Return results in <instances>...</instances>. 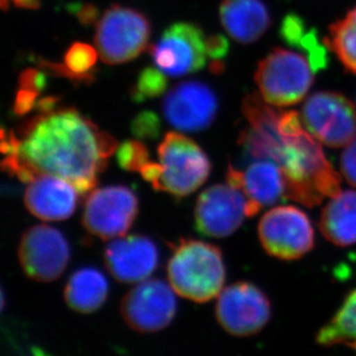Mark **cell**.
Segmentation results:
<instances>
[{
    "label": "cell",
    "mask_w": 356,
    "mask_h": 356,
    "mask_svg": "<svg viewBox=\"0 0 356 356\" xmlns=\"http://www.w3.org/2000/svg\"><path fill=\"white\" fill-rule=\"evenodd\" d=\"M1 148L3 170L21 181L56 175L86 195L97 185L117 142L78 110L54 108L26 121L17 133L3 131Z\"/></svg>",
    "instance_id": "obj_1"
},
{
    "label": "cell",
    "mask_w": 356,
    "mask_h": 356,
    "mask_svg": "<svg viewBox=\"0 0 356 356\" xmlns=\"http://www.w3.org/2000/svg\"><path fill=\"white\" fill-rule=\"evenodd\" d=\"M273 106V105H271ZM261 95H249L242 112L249 127L241 145L252 157L276 163L286 179V197L315 207L339 195L340 177L323 152L321 142L298 112L271 108Z\"/></svg>",
    "instance_id": "obj_2"
},
{
    "label": "cell",
    "mask_w": 356,
    "mask_h": 356,
    "mask_svg": "<svg viewBox=\"0 0 356 356\" xmlns=\"http://www.w3.org/2000/svg\"><path fill=\"white\" fill-rule=\"evenodd\" d=\"M159 163L149 161L140 173L154 188L184 197L200 188L210 175V161L192 138L175 131L159 147Z\"/></svg>",
    "instance_id": "obj_3"
},
{
    "label": "cell",
    "mask_w": 356,
    "mask_h": 356,
    "mask_svg": "<svg viewBox=\"0 0 356 356\" xmlns=\"http://www.w3.org/2000/svg\"><path fill=\"white\" fill-rule=\"evenodd\" d=\"M225 264L215 245L198 240H181L168 261L170 285L178 296L205 303L219 296L225 282Z\"/></svg>",
    "instance_id": "obj_4"
},
{
    "label": "cell",
    "mask_w": 356,
    "mask_h": 356,
    "mask_svg": "<svg viewBox=\"0 0 356 356\" xmlns=\"http://www.w3.org/2000/svg\"><path fill=\"white\" fill-rule=\"evenodd\" d=\"M309 58L286 49H276L259 61L255 82L268 104L286 108L306 97L314 83Z\"/></svg>",
    "instance_id": "obj_5"
},
{
    "label": "cell",
    "mask_w": 356,
    "mask_h": 356,
    "mask_svg": "<svg viewBox=\"0 0 356 356\" xmlns=\"http://www.w3.org/2000/svg\"><path fill=\"white\" fill-rule=\"evenodd\" d=\"M152 24L145 14L131 7L113 5L96 26L95 44L105 64L134 60L148 47Z\"/></svg>",
    "instance_id": "obj_6"
},
{
    "label": "cell",
    "mask_w": 356,
    "mask_h": 356,
    "mask_svg": "<svg viewBox=\"0 0 356 356\" xmlns=\"http://www.w3.org/2000/svg\"><path fill=\"white\" fill-rule=\"evenodd\" d=\"M303 124L314 138L330 148H341L356 138V108L346 96L318 91L307 98Z\"/></svg>",
    "instance_id": "obj_7"
},
{
    "label": "cell",
    "mask_w": 356,
    "mask_h": 356,
    "mask_svg": "<svg viewBox=\"0 0 356 356\" xmlns=\"http://www.w3.org/2000/svg\"><path fill=\"white\" fill-rule=\"evenodd\" d=\"M259 238L269 255L285 261L301 259L315 243V232L308 216L292 205L266 212L259 224Z\"/></svg>",
    "instance_id": "obj_8"
},
{
    "label": "cell",
    "mask_w": 356,
    "mask_h": 356,
    "mask_svg": "<svg viewBox=\"0 0 356 356\" xmlns=\"http://www.w3.org/2000/svg\"><path fill=\"white\" fill-rule=\"evenodd\" d=\"M138 211V197L124 186L91 191L84 203L82 224L92 236L103 240L126 236Z\"/></svg>",
    "instance_id": "obj_9"
},
{
    "label": "cell",
    "mask_w": 356,
    "mask_h": 356,
    "mask_svg": "<svg viewBox=\"0 0 356 356\" xmlns=\"http://www.w3.org/2000/svg\"><path fill=\"white\" fill-rule=\"evenodd\" d=\"M205 42L203 31L196 24L175 22L165 29L152 47V60L168 76L193 74L207 64Z\"/></svg>",
    "instance_id": "obj_10"
},
{
    "label": "cell",
    "mask_w": 356,
    "mask_h": 356,
    "mask_svg": "<svg viewBox=\"0 0 356 356\" xmlns=\"http://www.w3.org/2000/svg\"><path fill=\"white\" fill-rule=\"evenodd\" d=\"M216 317L229 334L249 337L268 324L271 306L268 296L259 287L250 282H236L219 293Z\"/></svg>",
    "instance_id": "obj_11"
},
{
    "label": "cell",
    "mask_w": 356,
    "mask_h": 356,
    "mask_svg": "<svg viewBox=\"0 0 356 356\" xmlns=\"http://www.w3.org/2000/svg\"><path fill=\"white\" fill-rule=\"evenodd\" d=\"M120 312L126 324L136 332L161 331L177 313L175 289L157 279L145 280L124 296Z\"/></svg>",
    "instance_id": "obj_12"
},
{
    "label": "cell",
    "mask_w": 356,
    "mask_h": 356,
    "mask_svg": "<svg viewBox=\"0 0 356 356\" xmlns=\"http://www.w3.org/2000/svg\"><path fill=\"white\" fill-rule=\"evenodd\" d=\"M17 257L26 276L35 282H50L59 278L66 269L70 248L58 229L34 226L21 236Z\"/></svg>",
    "instance_id": "obj_13"
},
{
    "label": "cell",
    "mask_w": 356,
    "mask_h": 356,
    "mask_svg": "<svg viewBox=\"0 0 356 356\" xmlns=\"http://www.w3.org/2000/svg\"><path fill=\"white\" fill-rule=\"evenodd\" d=\"M194 216L201 234L226 238L248 218V201L240 189L229 184L212 186L198 196Z\"/></svg>",
    "instance_id": "obj_14"
},
{
    "label": "cell",
    "mask_w": 356,
    "mask_h": 356,
    "mask_svg": "<svg viewBox=\"0 0 356 356\" xmlns=\"http://www.w3.org/2000/svg\"><path fill=\"white\" fill-rule=\"evenodd\" d=\"M218 110L215 92L200 81H185L172 88L163 102L168 124L181 131H200L209 127Z\"/></svg>",
    "instance_id": "obj_15"
},
{
    "label": "cell",
    "mask_w": 356,
    "mask_h": 356,
    "mask_svg": "<svg viewBox=\"0 0 356 356\" xmlns=\"http://www.w3.org/2000/svg\"><path fill=\"white\" fill-rule=\"evenodd\" d=\"M105 266L118 282L135 284L147 280L159 266V250L149 238L120 236L105 248Z\"/></svg>",
    "instance_id": "obj_16"
},
{
    "label": "cell",
    "mask_w": 356,
    "mask_h": 356,
    "mask_svg": "<svg viewBox=\"0 0 356 356\" xmlns=\"http://www.w3.org/2000/svg\"><path fill=\"white\" fill-rule=\"evenodd\" d=\"M226 181L240 189L248 201V217H254L261 209L286 197V179L276 163L259 159L245 171L229 165Z\"/></svg>",
    "instance_id": "obj_17"
},
{
    "label": "cell",
    "mask_w": 356,
    "mask_h": 356,
    "mask_svg": "<svg viewBox=\"0 0 356 356\" xmlns=\"http://www.w3.org/2000/svg\"><path fill=\"white\" fill-rule=\"evenodd\" d=\"M78 189L65 179L40 175L28 182L24 205L35 217L47 222L68 219L78 204Z\"/></svg>",
    "instance_id": "obj_18"
},
{
    "label": "cell",
    "mask_w": 356,
    "mask_h": 356,
    "mask_svg": "<svg viewBox=\"0 0 356 356\" xmlns=\"http://www.w3.org/2000/svg\"><path fill=\"white\" fill-rule=\"evenodd\" d=\"M219 15L224 29L241 44L255 43L271 26V15L262 0H222Z\"/></svg>",
    "instance_id": "obj_19"
},
{
    "label": "cell",
    "mask_w": 356,
    "mask_h": 356,
    "mask_svg": "<svg viewBox=\"0 0 356 356\" xmlns=\"http://www.w3.org/2000/svg\"><path fill=\"white\" fill-rule=\"evenodd\" d=\"M319 229L333 245L356 243V192L347 191L332 197L323 209Z\"/></svg>",
    "instance_id": "obj_20"
},
{
    "label": "cell",
    "mask_w": 356,
    "mask_h": 356,
    "mask_svg": "<svg viewBox=\"0 0 356 356\" xmlns=\"http://www.w3.org/2000/svg\"><path fill=\"white\" fill-rule=\"evenodd\" d=\"M65 301L74 312L91 314L99 309L108 296V282L98 270L84 268L68 279Z\"/></svg>",
    "instance_id": "obj_21"
},
{
    "label": "cell",
    "mask_w": 356,
    "mask_h": 356,
    "mask_svg": "<svg viewBox=\"0 0 356 356\" xmlns=\"http://www.w3.org/2000/svg\"><path fill=\"white\" fill-rule=\"evenodd\" d=\"M316 341L322 346L343 345L356 350V289L348 294L332 319L319 330Z\"/></svg>",
    "instance_id": "obj_22"
},
{
    "label": "cell",
    "mask_w": 356,
    "mask_h": 356,
    "mask_svg": "<svg viewBox=\"0 0 356 356\" xmlns=\"http://www.w3.org/2000/svg\"><path fill=\"white\" fill-rule=\"evenodd\" d=\"M97 49L87 43L72 44L65 52L63 64H52L44 61L43 66L47 71L64 78L79 82H87L94 79L95 67L97 64Z\"/></svg>",
    "instance_id": "obj_23"
},
{
    "label": "cell",
    "mask_w": 356,
    "mask_h": 356,
    "mask_svg": "<svg viewBox=\"0 0 356 356\" xmlns=\"http://www.w3.org/2000/svg\"><path fill=\"white\" fill-rule=\"evenodd\" d=\"M325 42L347 71L356 74V6L330 26Z\"/></svg>",
    "instance_id": "obj_24"
},
{
    "label": "cell",
    "mask_w": 356,
    "mask_h": 356,
    "mask_svg": "<svg viewBox=\"0 0 356 356\" xmlns=\"http://www.w3.org/2000/svg\"><path fill=\"white\" fill-rule=\"evenodd\" d=\"M282 36L286 42L307 51L310 63L316 72L326 65V54L324 47L319 45L314 31H307L303 21L296 15L289 14L282 24Z\"/></svg>",
    "instance_id": "obj_25"
},
{
    "label": "cell",
    "mask_w": 356,
    "mask_h": 356,
    "mask_svg": "<svg viewBox=\"0 0 356 356\" xmlns=\"http://www.w3.org/2000/svg\"><path fill=\"white\" fill-rule=\"evenodd\" d=\"M168 75L157 67H145L140 72L131 90L133 101L141 102L159 97L168 89Z\"/></svg>",
    "instance_id": "obj_26"
},
{
    "label": "cell",
    "mask_w": 356,
    "mask_h": 356,
    "mask_svg": "<svg viewBox=\"0 0 356 356\" xmlns=\"http://www.w3.org/2000/svg\"><path fill=\"white\" fill-rule=\"evenodd\" d=\"M117 159L121 168L129 172H140L150 161L148 149L138 141L124 142L118 148Z\"/></svg>",
    "instance_id": "obj_27"
},
{
    "label": "cell",
    "mask_w": 356,
    "mask_h": 356,
    "mask_svg": "<svg viewBox=\"0 0 356 356\" xmlns=\"http://www.w3.org/2000/svg\"><path fill=\"white\" fill-rule=\"evenodd\" d=\"M159 128L161 124L157 115L150 111L142 112L131 124V131L134 133L135 136L142 138L159 136Z\"/></svg>",
    "instance_id": "obj_28"
},
{
    "label": "cell",
    "mask_w": 356,
    "mask_h": 356,
    "mask_svg": "<svg viewBox=\"0 0 356 356\" xmlns=\"http://www.w3.org/2000/svg\"><path fill=\"white\" fill-rule=\"evenodd\" d=\"M340 168L343 178L356 188V138L347 145L340 159Z\"/></svg>",
    "instance_id": "obj_29"
},
{
    "label": "cell",
    "mask_w": 356,
    "mask_h": 356,
    "mask_svg": "<svg viewBox=\"0 0 356 356\" xmlns=\"http://www.w3.org/2000/svg\"><path fill=\"white\" fill-rule=\"evenodd\" d=\"M205 47L208 57L211 58L213 63H220L229 54V43L225 36L216 34L207 38Z\"/></svg>",
    "instance_id": "obj_30"
},
{
    "label": "cell",
    "mask_w": 356,
    "mask_h": 356,
    "mask_svg": "<svg viewBox=\"0 0 356 356\" xmlns=\"http://www.w3.org/2000/svg\"><path fill=\"white\" fill-rule=\"evenodd\" d=\"M19 84L20 88L40 94L47 87V73L38 70H27L21 73Z\"/></svg>",
    "instance_id": "obj_31"
},
{
    "label": "cell",
    "mask_w": 356,
    "mask_h": 356,
    "mask_svg": "<svg viewBox=\"0 0 356 356\" xmlns=\"http://www.w3.org/2000/svg\"><path fill=\"white\" fill-rule=\"evenodd\" d=\"M96 14H97V12L95 10V7L84 6L79 12V17H80L81 21L83 24H88V22H91V21L94 20Z\"/></svg>",
    "instance_id": "obj_32"
},
{
    "label": "cell",
    "mask_w": 356,
    "mask_h": 356,
    "mask_svg": "<svg viewBox=\"0 0 356 356\" xmlns=\"http://www.w3.org/2000/svg\"><path fill=\"white\" fill-rule=\"evenodd\" d=\"M5 1V0H3ZM12 3L17 7H24V8H38L40 6L38 0H10Z\"/></svg>",
    "instance_id": "obj_33"
}]
</instances>
